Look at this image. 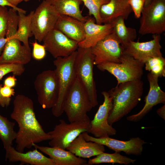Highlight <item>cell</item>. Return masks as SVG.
Masks as SVG:
<instances>
[{
	"label": "cell",
	"mask_w": 165,
	"mask_h": 165,
	"mask_svg": "<svg viewBox=\"0 0 165 165\" xmlns=\"http://www.w3.org/2000/svg\"><path fill=\"white\" fill-rule=\"evenodd\" d=\"M9 10L5 6H0V38L5 37L7 27Z\"/></svg>",
	"instance_id": "obj_32"
},
{
	"label": "cell",
	"mask_w": 165,
	"mask_h": 165,
	"mask_svg": "<svg viewBox=\"0 0 165 165\" xmlns=\"http://www.w3.org/2000/svg\"><path fill=\"white\" fill-rule=\"evenodd\" d=\"M24 71L23 65L14 64H0V81L7 74L12 73L15 76H20Z\"/></svg>",
	"instance_id": "obj_31"
},
{
	"label": "cell",
	"mask_w": 165,
	"mask_h": 165,
	"mask_svg": "<svg viewBox=\"0 0 165 165\" xmlns=\"http://www.w3.org/2000/svg\"><path fill=\"white\" fill-rule=\"evenodd\" d=\"M10 117L19 127L15 139L17 151L24 152L34 144L51 140L50 135L44 131L37 119L33 102L29 97L20 94L15 97Z\"/></svg>",
	"instance_id": "obj_1"
},
{
	"label": "cell",
	"mask_w": 165,
	"mask_h": 165,
	"mask_svg": "<svg viewBox=\"0 0 165 165\" xmlns=\"http://www.w3.org/2000/svg\"><path fill=\"white\" fill-rule=\"evenodd\" d=\"M82 134L86 141L95 142L105 146L115 152H123L128 155H141L143 151V146L146 143L139 137L131 138L127 141H123L109 137L96 138L89 135L87 132H83Z\"/></svg>",
	"instance_id": "obj_15"
},
{
	"label": "cell",
	"mask_w": 165,
	"mask_h": 165,
	"mask_svg": "<svg viewBox=\"0 0 165 165\" xmlns=\"http://www.w3.org/2000/svg\"><path fill=\"white\" fill-rule=\"evenodd\" d=\"M143 91V82L141 79L120 83L109 90L112 107L108 123L112 125L130 112L140 100Z\"/></svg>",
	"instance_id": "obj_2"
},
{
	"label": "cell",
	"mask_w": 165,
	"mask_h": 165,
	"mask_svg": "<svg viewBox=\"0 0 165 165\" xmlns=\"http://www.w3.org/2000/svg\"><path fill=\"white\" fill-rule=\"evenodd\" d=\"M135 161L136 160L122 155L119 152H115L113 153H108L103 152L96 156L95 158L90 159L87 163L89 165L103 163H117L127 165L130 163L133 164Z\"/></svg>",
	"instance_id": "obj_28"
},
{
	"label": "cell",
	"mask_w": 165,
	"mask_h": 165,
	"mask_svg": "<svg viewBox=\"0 0 165 165\" xmlns=\"http://www.w3.org/2000/svg\"><path fill=\"white\" fill-rule=\"evenodd\" d=\"M132 11L128 0H110L101 7L99 14L102 23L108 24L119 16L127 19Z\"/></svg>",
	"instance_id": "obj_20"
},
{
	"label": "cell",
	"mask_w": 165,
	"mask_h": 165,
	"mask_svg": "<svg viewBox=\"0 0 165 165\" xmlns=\"http://www.w3.org/2000/svg\"><path fill=\"white\" fill-rule=\"evenodd\" d=\"M66 149L78 157L87 158L96 156L105 151L104 145L86 141L82 133L71 143Z\"/></svg>",
	"instance_id": "obj_23"
},
{
	"label": "cell",
	"mask_w": 165,
	"mask_h": 165,
	"mask_svg": "<svg viewBox=\"0 0 165 165\" xmlns=\"http://www.w3.org/2000/svg\"><path fill=\"white\" fill-rule=\"evenodd\" d=\"M17 30L16 27L14 26L7 27L5 36L7 41L0 56V64H14L24 65L31 60V49L21 44L16 35Z\"/></svg>",
	"instance_id": "obj_11"
},
{
	"label": "cell",
	"mask_w": 165,
	"mask_h": 165,
	"mask_svg": "<svg viewBox=\"0 0 165 165\" xmlns=\"http://www.w3.org/2000/svg\"><path fill=\"white\" fill-rule=\"evenodd\" d=\"M31 0H23V1L25 2H28Z\"/></svg>",
	"instance_id": "obj_43"
},
{
	"label": "cell",
	"mask_w": 165,
	"mask_h": 165,
	"mask_svg": "<svg viewBox=\"0 0 165 165\" xmlns=\"http://www.w3.org/2000/svg\"><path fill=\"white\" fill-rule=\"evenodd\" d=\"M135 17L139 18L144 6L146 0H128Z\"/></svg>",
	"instance_id": "obj_34"
},
{
	"label": "cell",
	"mask_w": 165,
	"mask_h": 165,
	"mask_svg": "<svg viewBox=\"0 0 165 165\" xmlns=\"http://www.w3.org/2000/svg\"><path fill=\"white\" fill-rule=\"evenodd\" d=\"M38 101L44 109L52 108L56 104L59 94V84L54 70H45L37 76L34 82Z\"/></svg>",
	"instance_id": "obj_8"
},
{
	"label": "cell",
	"mask_w": 165,
	"mask_h": 165,
	"mask_svg": "<svg viewBox=\"0 0 165 165\" xmlns=\"http://www.w3.org/2000/svg\"><path fill=\"white\" fill-rule=\"evenodd\" d=\"M153 0H146L144 6H146L149 4Z\"/></svg>",
	"instance_id": "obj_42"
},
{
	"label": "cell",
	"mask_w": 165,
	"mask_h": 165,
	"mask_svg": "<svg viewBox=\"0 0 165 165\" xmlns=\"http://www.w3.org/2000/svg\"><path fill=\"white\" fill-rule=\"evenodd\" d=\"M5 160L10 162H20L21 164L55 165L52 159L45 156L36 148L24 153L10 146L6 151Z\"/></svg>",
	"instance_id": "obj_19"
},
{
	"label": "cell",
	"mask_w": 165,
	"mask_h": 165,
	"mask_svg": "<svg viewBox=\"0 0 165 165\" xmlns=\"http://www.w3.org/2000/svg\"><path fill=\"white\" fill-rule=\"evenodd\" d=\"M104 101L96 113L94 119L90 121L89 133L96 138L106 137L116 134V131L108 123L109 114L112 107V98L108 92H101Z\"/></svg>",
	"instance_id": "obj_13"
},
{
	"label": "cell",
	"mask_w": 165,
	"mask_h": 165,
	"mask_svg": "<svg viewBox=\"0 0 165 165\" xmlns=\"http://www.w3.org/2000/svg\"><path fill=\"white\" fill-rule=\"evenodd\" d=\"M60 15L68 16L84 23L90 16H84L80 9L81 0H46Z\"/></svg>",
	"instance_id": "obj_24"
},
{
	"label": "cell",
	"mask_w": 165,
	"mask_h": 165,
	"mask_svg": "<svg viewBox=\"0 0 165 165\" xmlns=\"http://www.w3.org/2000/svg\"><path fill=\"white\" fill-rule=\"evenodd\" d=\"M60 15L46 0H43L34 11L31 20V29L36 40L40 42L54 28Z\"/></svg>",
	"instance_id": "obj_10"
},
{
	"label": "cell",
	"mask_w": 165,
	"mask_h": 165,
	"mask_svg": "<svg viewBox=\"0 0 165 165\" xmlns=\"http://www.w3.org/2000/svg\"><path fill=\"white\" fill-rule=\"evenodd\" d=\"M35 148L48 156L55 165H88L87 161L70 151L59 148L41 146L34 144Z\"/></svg>",
	"instance_id": "obj_21"
},
{
	"label": "cell",
	"mask_w": 165,
	"mask_h": 165,
	"mask_svg": "<svg viewBox=\"0 0 165 165\" xmlns=\"http://www.w3.org/2000/svg\"><path fill=\"white\" fill-rule=\"evenodd\" d=\"M34 11H32L27 15L18 12V28L16 33L18 39L23 45L29 49L28 39L33 35L31 29V20Z\"/></svg>",
	"instance_id": "obj_26"
},
{
	"label": "cell",
	"mask_w": 165,
	"mask_h": 165,
	"mask_svg": "<svg viewBox=\"0 0 165 165\" xmlns=\"http://www.w3.org/2000/svg\"><path fill=\"white\" fill-rule=\"evenodd\" d=\"M54 28L78 43L84 39V23L72 17L60 15Z\"/></svg>",
	"instance_id": "obj_22"
},
{
	"label": "cell",
	"mask_w": 165,
	"mask_h": 165,
	"mask_svg": "<svg viewBox=\"0 0 165 165\" xmlns=\"http://www.w3.org/2000/svg\"><path fill=\"white\" fill-rule=\"evenodd\" d=\"M13 6L17 7L18 5L23 1V0H6Z\"/></svg>",
	"instance_id": "obj_41"
},
{
	"label": "cell",
	"mask_w": 165,
	"mask_h": 165,
	"mask_svg": "<svg viewBox=\"0 0 165 165\" xmlns=\"http://www.w3.org/2000/svg\"><path fill=\"white\" fill-rule=\"evenodd\" d=\"M124 20L123 17L119 16L112 22V32L124 49L130 42L134 41L137 36L136 29L127 27Z\"/></svg>",
	"instance_id": "obj_25"
},
{
	"label": "cell",
	"mask_w": 165,
	"mask_h": 165,
	"mask_svg": "<svg viewBox=\"0 0 165 165\" xmlns=\"http://www.w3.org/2000/svg\"><path fill=\"white\" fill-rule=\"evenodd\" d=\"M77 53L76 50L68 56L57 57L53 61L59 84L57 101L51 108L53 115L56 117L60 116L64 112L66 99L77 77L75 66Z\"/></svg>",
	"instance_id": "obj_3"
},
{
	"label": "cell",
	"mask_w": 165,
	"mask_h": 165,
	"mask_svg": "<svg viewBox=\"0 0 165 165\" xmlns=\"http://www.w3.org/2000/svg\"><path fill=\"white\" fill-rule=\"evenodd\" d=\"M7 41L6 38H0V56L1 55Z\"/></svg>",
	"instance_id": "obj_40"
},
{
	"label": "cell",
	"mask_w": 165,
	"mask_h": 165,
	"mask_svg": "<svg viewBox=\"0 0 165 165\" xmlns=\"http://www.w3.org/2000/svg\"><path fill=\"white\" fill-rule=\"evenodd\" d=\"M0 93L3 97L6 98H11L15 94L14 89L5 85L1 88Z\"/></svg>",
	"instance_id": "obj_35"
},
{
	"label": "cell",
	"mask_w": 165,
	"mask_h": 165,
	"mask_svg": "<svg viewBox=\"0 0 165 165\" xmlns=\"http://www.w3.org/2000/svg\"><path fill=\"white\" fill-rule=\"evenodd\" d=\"M95 22L94 18L90 16L84 23L85 37L78 43L79 47L91 48L112 32V22L99 24Z\"/></svg>",
	"instance_id": "obj_18"
},
{
	"label": "cell",
	"mask_w": 165,
	"mask_h": 165,
	"mask_svg": "<svg viewBox=\"0 0 165 165\" xmlns=\"http://www.w3.org/2000/svg\"><path fill=\"white\" fill-rule=\"evenodd\" d=\"M59 121L60 123L55 126L53 130L48 132L51 137L49 142L50 147L66 149L80 134L90 132V121H76L70 123L63 119Z\"/></svg>",
	"instance_id": "obj_9"
},
{
	"label": "cell",
	"mask_w": 165,
	"mask_h": 165,
	"mask_svg": "<svg viewBox=\"0 0 165 165\" xmlns=\"http://www.w3.org/2000/svg\"><path fill=\"white\" fill-rule=\"evenodd\" d=\"M77 52L75 61L77 77L86 91L94 108L98 104L94 77V57L91 48L79 47Z\"/></svg>",
	"instance_id": "obj_5"
},
{
	"label": "cell",
	"mask_w": 165,
	"mask_h": 165,
	"mask_svg": "<svg viewBox=\"0 0 165 165\" xmlns=\"http://www.w3.org/2000/svg\"><path fill=\"white\" fill-rule=\"evenodd\" d=\"M0 6H8L11 7L12 8L18 12L22 13L25 14H26V11L17 7H15L6 0H0Z\"/></svg>",
	"instance_id": "obj_37"
},
{
	"label": "cell",
	"mask_w": 165,
	"mask_h": 165,
	"mask_svg": "<svg viewBox=\"0 0 165 165\" xmlns=\"http://www.w3.org/2000/svg\"><path fill=\"white\" fill-rule=\"evenodd\" d=\"M96 66L99 70L106 71L114 76L118 84L127 81L141 79L145 65L144 64L124 53L119 63L106 62Z\"/></svg>",
	"instance_id": "obj_6"
},
{
	"label": "cell",
	"mask_w": 165,
	"mask_h": 165,
	"mask_svg": "<svg viewBox=\"0 0 165 165\" xmlns=\"http://www.w3.org/2000/svg\"><path fill=\"white\" fill-rule=\"evenodd\" d=\"M16 79L15 75L10 76L7 77L4 82V85L11 88L13 87L16 84Z\"/></svg>",
	"instance_id": "obj_36"
},
{
	"label": "cell",
	"mask_w": 165,
	"mask_h": 165,
	"mask_svg": "<svg viewBox=\"0 0 165 165\" xmlns=\"http://www.w3.org/2000/svg\"><path fill=\"white\" fill-rule=\"evenodd\" d=\"M145 69L159 78L165 76V59L163 56L151 58L144 63Z\"/></svg>",
	"instance_id": "obj_29"
},
{
	"label": "cell",
	"mask_w": 165,
	"mask_h": 165,
	"mask_svg": "<svg viewBox=\"0 0 165 165\" xmlns=\"http://www.w3.org/2000/svg\"><path fill=\"white\" fill-rule=\"evenodd\" d=\"M84 5L88 9L89 15H92L95 19L96 23L101 24L99 11L101 7L108 2L110 0H81Z\"/></svg>",
	"instance_id": "obj_30"
},
{
	"label": "cell",
	"mask_w": 165,
	"mask_h": 165,
	"mask_svg": "<svg viewBox=\"0 0 165 165\" xmlns=\"http://www.w3.org/2000/svg\"><path fill=\"white\" fill-rule=\"evenodd\" d=\"M93 108L88 94L76 77L66 99L64 108L70 122L82 121L90 122L87 113Z\"/></svg>",
	"instance_id": "obj_4"
},
{
	"label": "cell",
	"mask_w": 165,
	"mask_h": 165,
	"mask_svg": "<svg viewBox=\"0 0 165 165\" xmlns=\"http://www.w3.org/2000/svg\"><path fill=\"white\" fill-rule=\"evenodd\" d=\"M149 89L144 101L145 104L142 109L137 113L128 116L127 120L137 122L140 121L155 106L159 104H165V93L160 88L158 78L149 72L147 75Z\"/></svg>",
	"instance_id": "obj_17"
},
{
	"label": "cell",
	"mask_w": 165,
	"mask_h": 165,
	"mask_svg": "<svg viewBox=\"0 0 165 165\" xmlns=\"http://www.w3.org/2000/svg\"><path fill=\"white\" fill-rule=\"evenodd\" d=\"M140 18V34H162L165 31V0H153L144 7Z\"/></svg>",
	"instance_id": "obj_7"
},
{
	"label": "cell",
	"mask_w": 165,
	"mask_h": 165,
	"mask_svg": "<svg viewBox=\"0 0 165 165\" xmlns=\"http://www.w3.org/2000/svg\"><path fill=\"white\" fill-rule=\"evenodd\" d=\"M42 42L46 51L55 59L68 56L79 47L78 42L55 28L47 34Z\"/></svg>",
	"instance_id": "obj_14"
},
{
	"label": "cell",
	"mask_w": 165,
	"mask_h": 165,
	"mask_svg": "<svg viewBox=\"0 0 165 165\" xmlns=\"http://www.w3.org/2000/svg\"><path fill=\"white\" fill-rule=\"evenodd\" d=\"M15 123L9 121L0 114V139L6 151L12 146L15 140L16 132L14 130Z\"/></svg>",
	"instance_id": "obj_27"
},
{
	"label": "cell",
	"mask_w": 165,
	"mask_h": 165,
	"mask_svg": "<svg viewBox=\"0 0 165 165\" xmlns=\"http://www.w3.org/2000/svg\"><path fill=\"white\" fill-rule=\"evenodd\" d=\"M91 49L95 65L106 62L119 63L124 53V49L112 32Z\"/></svg>",
	"instance_id": "obj_12"
},
{
	"label": "cell",
	"mask_w": 165,
	"mask_h": 165,
	"mask_svg": "<svg viewBox=\"0 0 165 165\" xmlns=\"http://www.w3.org/2000/svg\"><path fill=\"white\" fill-rule=\"evenodd\" d=\"M153 39L145 42L131 41L124 49V53L144 64L149 59L162 56L160 35H153Z\"/></svg>",
	"instance_id": "obj_16"
},
{
	"label": "cell",
	"mask_w": 165,
	"mask_h": 165,
	"mask_svg": "<svg viewBox=\"0 0 165 165\" xmlns=\"http://www.w3.org/2000/svg\"><path fill=\"white\" fill-rule=\"evenodd\" d=\"M31 44L33 46L32 55L33 58L38 61L44 59L46 54L45 46L38 43L36 40L32 43Z\"/></svg>",
	"instance_id": "obj_33"
},
{
	"label": "cell",
	"mask_w": 165,
	"mask_h": 165,
	"mask_svg": "<svg viewBox=\"0 0 165 165\" xmlns=\"http://www.w3.org/2000/svg\"><path fill=\"white\" fill-rule=\"evenodd\" d=\"M157 114L163 120H165V105L157 109L156 111Z\"/></svg>",
	"instance_id": "obj_39"
},
{
	"label": "cell",
	"mask_w": 165,
	"mask_h": 165,
	"mask_svg": "<svg viewBox=\"0 0 165 165\" xmlns=\"http://www.w3.org/2000/svg\"><path fill=\"white\" fill-rule=\"evenodd\" d=\"M2 86V85L0 84V106L4 108L9 106L11 99V98L4 97L0 93V89Z\"/></svg>",
	"instance_id": "obj_38"
}]
</instances>
